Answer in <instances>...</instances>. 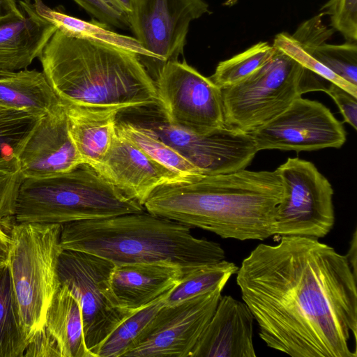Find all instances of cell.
Here are the masks:
<instances>
[{"mask_svg": "<svg viewBox=\"0 0 357 357\" xmlns=\"http://www.w3.org/2000/svg\"><path fill=\"white\" fill-rule=\"evenodd\" d=\"M61 102L43 71L0 70V107L44 115Z\"/></svg>", "mask_w": 357, "mask_h": 357, "instance_id": "obj_21", "label": "cell"}, {"mask_svg": "<svg viewBox=\"0 0 357 357\" xmlns=\"http://www.w3.org/2000/svg\"><path fill=\"white\" fill-rule=\"evenodd\" d=\"M301 45L336 75L357 86L356 43L346 42L341 45H332L323 42Z\"/></svg>", "mask_w": 357, "mask_h": 357, "instance_id": "obj_30", "label": "cell"}, {"mask_svg": "<svg viewBox=\"0 0 357 357\" xmlns=\"http://www.w3.org/2000/svg\"><path fill=\"white\" fill-rule=\"evenodd\" d=\"M275 52L273 44L259 42L220 61L209 78L221 89L232 86L259 70L273 57Z\"/></svg>", "mask_w": 357, "mask_h": 357, "instance_id": "obj_27", "label": "cell"}, {"mask_svg": "<svg viewBox=\"0 0 357 357\" xmlns=\"http://www.w3.org/2000/svg\"><path fill=\"white\" fill-rule=\"evenodd\" d=\"M23 1L26 2V3H31V0H22ZM41 0H33V3H37L38 1H40Z\"/></svg>", "mask_w": 357, "mask_h": 357, "instance_id": "obj_42", "label": "cell"}, {"mask_svg": "<svg viewBox=\"0 0 357 357\" xmlns=\"http://www.w3.org/2000/svg\"><path fill=\"white\" fill-rule=\"evenodd\" d=\"M356 278L346 255L302 236L258 245L236 272L260 338L292 357H356Z\"/></svg>", "mask_w": 357, "mask_h": 357, "instance_id": "obj_1", "label": "cell"}, {"mask_svg": "<svg viewBox=\"0 0 357 357\" xmlns=\"http://www.w3.org/2000/svg\"><path fill=\"white\" fill-rule=\"evenodd\" d=\"M24 177L17 158L0 159V220L13 217Z\"/></svg>", "mask_w": 357, "mask_h": 357, "instance_id": "obj_32", "label": "cell"}, {"mask_svg": "<svg viewBox=\"0 0 357 357\" xmlns=\"http://www.w3.org/2000/svg\"><path fill=\"white\" fill-rule=\"evenodd\" d=\"M326 93L334 100L338 106L344 121L356 130L357 97L332 82Z\"/></svg>", "mask_w": 357, "mask_h": 357, "instance_id": "obj_36", "label": "cell"}, {"mask_svg": "<svg viewBox=\"0 0 357 357\" xmlns=\"http://www.w3.org/2000/svg\"><path fill=\"white\" fill-rule=\"evenodd\" d=\"M116 10L126 13L116 0H102ZM127 14V13H126ZM129 16V15H128Z\"/></svg>", "mask_w": 357, "mask_h": 357, "instance_id": "obj_41", "label": "cell"}, {"mask_svg": "<svg viewBox=\"0 0 357 357\" xmlns=\"http://www.w3.org/2000/svg\"><path fill=\"white\" fill-rule=\"evenodd\" d=\"M273 45L282 50L296 60L305 68L332 82L349 93L357 97V86H354L336 75L331 70L321 64L301 45L299 42L287 33L277 34Z\"/></svg>", "mask_w": 357, "mask_h": 357, "instance_id": "obj_31", "label": "cell"}, {"mask_svg": "<svg viewBox=\"0 0 357 357\" xmlns=\"http://www.w3.org/2000/svg\"><path fill=\"white\" fill-rule=\"evenodd\" d=\"M169 291L121 322L101 344L97 357H123L154 316L165 305V298Z\"/></svg>", "mask_w": 357, "mask_h": 357, "instance_id": "obj_28", "label": "cell"}, {"mask_svg": "<svg viewBox=\"0 0 357 357\" xmlns=\"http://www.w3.org/2000/svg\"><path fill=\"white\" fill-rule=\"evenodd\" d=\"M321 13L330 17L331 26L340 32L347 42L357 40V0H329Z\"/></svg>", "mask_w": 357, "mask_h": 357, "instance_id": "obj_33", "label": "cell"}, {"mask_svg": "<svg viewBox=\"0 0 357 357\" xmlns=\"http://www.w3.org/2000/svg\"><path fill=\"white\" fill-rule=\"evenodd\" d=\"M96 169L142 205L158 187L184 179L116 132L107 153Z\"/></svg>", "mask_w": 357, "mask_h": 357, "instance_id": "obj_16", "label": "cell"}, {"mask_svg": "<svg viewBox=\"0 0 357 357\" xmlns=\"http://www.w3.org/2000/svg\"><path fill=\"white\" fill-rule=\"evenodd\" d=\"M22 13V8L15 0H0V18Z\"/></svg>", "mask_w": 357, "mask_h": 357, "instance_id": "obj_38", "label": "cell"}, {"mask_svg": "<svg viewBox=\"0 0 357 357\" xmlns=\"http://www.w3.org/2000/svg\"><path fill=\"white\" fill-rule=\"evenodd\" d=\"M18 3L21 15L0 18V70L26 69L57 30L36 13L32 3Z\"/></svg>", "mask_w": 357, "mask_h": 357, "instance_id": "obj_18", "label": "cell"}, {"mask_svg": "<svg viewBox=\"0 0 357 357\" xmlns=\"http://www.w3.org/2000/svg\"><path fill=\"white\" fill-rule=\"evenodd\" d=\"M38 58L63 104L119 112L159 105L154 79L130 51L56 30Z\"/></svg>", "mask_w": 357, "mask_h": 357, "instance_id": "obj_3", "label": "cell"}, {"mask_svg": "<svg viewBox=\"0 0 357 357\" xmlns=\"http://www.w3.org/2000/svg\"><path fill=\"white\" fill-rule=\"evenodd\" d=\"M208 12L204 0H135L129 13L135 38L153 56L154 76L183 54L192 21Z\"/></svg>", "mask_w": 357, "mask_h": 357, "instance_id": "obj_13", "label": "cell"}, {"mask_svg": "<svg viewBox=\"0 0 357 357\" xmlns=\"http://www.w3.org/2000/svg\"><path fill=\"white\" fill-rule=\"evenodd\" d=\"M114 265L85 252L62 250L58 261L60 284L66 285L79 303L87 349L97 357L103 341L133 311L116 305L109 288Z\"/></svg>", "mask_w": 357, "mask_h": 357, "instance_id": "obj_9", "label": "cell"}, {"mask_svg": "<svg viewBox=\"0 0 357 357\" xmlns=\"http://www.w3.org/2000/svg\"><path fill=\"white\" fill-rule=\"evenodd\" d=\"M124 11L129 15L135 0H116Z\"/></svg>", "mask_w": 357, "mask_h": 357, "instance_id": "obj_40", "label": "cell"}, {"mask_svg": "<svg viewBox=\"0 0 357 357\" xmlns=\"http://www.w3.org/2000/svg\"><path fill=\"white\" fill-rule=\"evenodd\" d=\"M70 137L84 163L96 169L116 134L115 109H93L63 104Z\"/></svg>", "mask_w": 357, "mask_h": 357, "instance_id": "obj_20", "label": "cell"}, {"mask_svg": "<svg viewBox=\"0 0 357 357\" xmlns=\"http://www.w3.org/2000/svg\"><path fill=\"white\" fill-rule=\"evenodd\" d=\"M224 287L164 305L123 357H190L212 317Z\"/></svg>", "mask_w": 357, "mask_h": 357, "instance_id": "obj_12", "label": "cell"}, {"mask_svg": "<svg viewBox=\"0 0 357 357\" xmlns=\"http://www.w3.org/2000/svg\"><path fill=\"white\" fill-rule=\"evenodd\" d=\"M61 225L15 223L10 231L8 265L29 342L45 326L46 312L58 289Z\"/></svg>", "mask_w": 357, "mask_h": 357, "instance_id": "obj_6", "label": "cell"}, {"mask_svg": "<svg viewBox=\"0 0 357 357\" xmlns=\"http://www.w3.org/2000/svg\"><path fill=\"white\" fill-rule=\"evenodd\" d=\"M45 326L56 340L61 357H93L85 343L79 303L64 284L48 307Z\"/></svg>", "mask_w": 357, "mask_h": 357, "instance_id": "obj_22", "label": "cell"}, {"mask_svg": "<svg viewBox=\"0 0 357 357\" xmlns=\"http://www.w3.org/2000/svg\"><path fill=\"white\" fill-rule=\"evenodd\" d=\"M238 268L234 263L223 259L183 275L168 291L165 305H175L217 287H225L229 278L236 273Z\"/></svg>", "mask_w": 357, "mask_h": 357, "instance_id": "obj_26", "label": "cell"}, {"mask_svg": "<svg viewBox=\"0 0 357 357\" xmlns=\"http://www.w3.org/2000/svg\"><path fill=\"white\" fill-rule=\"evenodd\" d=\"M33 5L40 16L52 24L63 33L71 37L110 45L133 52L139 56L149 74L151 73L153 56L135 37L114 32L108 25L98 20L88 22L52 9L42 0L33 3Z\"/></svg>", "mask_w": 357, "mask_h": 357, "instance_id": "obj_23", "label": "cell"}, {"mask_svg": "<svg viewBox=\"0 0 357 357\" xmlns=\"http://www.w3.org/2000/svg\"><path fill=\"white\" fill-rule=\"evenodd\" d=\"M1 223V220H0ZM11 248L10 236L8 235L0 224V267L8 264Z\"/></svg>", "mask_w": 357, "mask_h": 357, "instance_id": "obj_37", "label": "cell"}, {"mask_svg": "<svg viewBox=\"0 0 357 357\" xmlns=\"http://www.w3.org/2000/svg\"><path fill=\"white\" fill-rule=\"evenodd\" d=\"M284 196L277 169L202 175L158 187L144 202L152 214L223 238L263 241L274 235Z\"/></svg>", "mask_w": 357, "mask_h": 357, "instance_id": "obj_2", "label": "cell"}, {"mask_svg": "<svg viewBox=\"0 0 357 357\" xmlns=\"http://www.w3.org/2000/svg\"><path fill=\"white\" fill-rule=\"evenodd\" d=\"M116 132L128 139L155 161L184 179L204 175L176 151L164 142L149 129L118 114Z\"/></svg>", "mask_w": 357, "mask_h": 357, "instance_id": "obj_24", "label": "cell"}, {"mask_svg": "<svg viewBox=\"0 0 357 357\" xmlns=\"http://www.w3.org/2000/svg\"><path fill=\"white\" fill-rule=\"evenodd\" d=\"M144 211L95 168L82 163L52 176L24 178L13 217L15 223L63 225Z\"/></svg>", "mask_w": 357, "mask_h": 357, "instance_id": "obj_5", "label": "cell"}, {"mask_svg": "<svg viewBox=\"0 0 357 357\" xmlns=\"http://www.w3.org/2000/svg\"><path fill=\"white\" fill-rule=\"evenodd\" d=\"M60 246L114 266L162 264L179 268L184 275L225 256L220 244L196 238L190 227L146 210L61 225Z\"/></svg>", "mask_w": 357, "mask_h": 357, "instance_id": "obj_4", "label": "cell"}, {"mask_svg": "<svg viewBox=\"0 0 357 357\" xmlns=\"http://www.w3.org/2000/svg\"><path fill=\"white\" fill-rule=\"evenodd\" d=\"M18 160L23 177L33 178L67 172L84 163L70 137L62 102L40 118Z\"/></svg>", "mask_w": 357, "mask_h": 357, "instance_id": "obj_15", "label": "cell"}, {"mask_svg": "<svg viewBox=\"0 0 357 357\" xmlns=\"http://www.w3.org/2000/svg\"><path fill=\"white\" fill-rule=\"evenodd\" d=\"M27 344L6 264L0 267V357H23Z\"/></svg>", "mask_w": 357, "mask_h": 357, "instance_id": "obj_25", "label": "cell"}, {"mask_svg": "<svg viewBox=\"0 0 357 357\" xmlns=\"http://www.w3.org/2000/svg\"><path fill=\"white\" fill-rule=\"evenodd\" d=\"M356 229H355L351 241L350 242V246L346 257L351 266L353 272L356 275V262H357V243H356Z\"/></svg>", "mask_w": 357, "mask_h": 357, "instance_id": "obj_39", "label": "cell"}, {"mask_svg": "<svg viewBox=\"0 0 357 357\" xmlns=\"http://www.w3.org/2000/svg\"><path fill=\"white\" fill-rule=\"evenodd\" d=\"M183 275L181 268L162 264L114 266L110 291L117 307L135 312L172 289Z\"/></svg>", "mask_w": 357, "mask_h": 357, "instance_id": "obj_19", "label": "cell"}, {"mask_svg": "<svg viewBox=\"0 0 357 357\" xmlns=\"http://www.w3.org/2000/svg\"><path fill=\"white\" fill-rule=\"evenodd\" d=\"M119 114L151 130L204 175L245 169L258 152L250 133L225 126L207 135L195 134L169 123L159 105Z\"/></svg>", "mask_w": 357, "mask_h": 357, "instance_id": "obj_8", "label": "cell"}, {"mask_svg": "<svg viewBox=\"0 0 357 357\" xmlns=\"http://www.w3.org/2000/svg\"><path fill=\"white\" fill-rule=\"evenodd\" d=\"M98 22L108 26L127 29L130 28L129 16L102 0H73Z\"/></svg>", "mask_w": 357, "mask_h": 357, "instance_id": "obj_34", "label": "cell"}, {"mask_svg": "<svg viewBox=\"0 0 357 357\" xmlns=\"http://www.w3.org/2000/svg\"><path fill=\"white\" fill-rule=\"evenodd\" d=\"M258 151H315L340 148L346 132L325 105L299 96L282 113L250 133Z\"/></svg>", "mask_w": 357, "mask_h": 357, "instance_id": "obj_14", "label": "cell"}, {"mask_svg": "<svg viewBox=\"0 0 357 357\" xmlns=\"http://www.w3.org/2000/svg\"><path fill=\"white\" fill-rule=\"evenodd\" d=\"M305 71L303 66L276 48L273 57L259 70L222 89L225 126L251 133L271 121L301 96L300 84Z\"/></svg>", "mask_w": 357, "mask_h": 357, "instance_id": "obj_7", "label": "cell"}, {"mask_svg": "<svg viewBox=\"0 0 357 357\" xmlns=\"http://www.w3.org/2000/svg\"><path fill=\"white\" fill-rule=\"evenodd\" d=\"M154 82L159 106L172 125L198 135L225 127L222 89L185 60L164 63Z\"/></svg>", "mask_w": 357, "mask_h": 357, "instance_id": "obj_11", "label": "cell"}, {"mask_svg": "<svg viewBox=\"0 0 357 357\" xmlns=\"http://www.w3.org/2000/svg\"><path fill=\"white\" fill-rule=\"evenodd\" d=\"M43 116L0 107V159L18 158Z\"/></svg>", "mask_w": 357, "mask_h": 357, "instance_id": "obj_29", "label": "cell"}, {"mask_svg": "<svg viewBox=\"0 0 357 357\" xmlns=\"http://www.w3.org/2000/svg\"><path fill=\"white\" fill-rule=\"evenodd\" d=\"M284 196L276 211L274 235L320 238L335 222L333 189L310 161L289 158L278 167Z\"/></svg>", "mask_w": 357, "mask_h": 357, "instance_id": "obj_10", "label": "cell"}, {"mask_svg": "<svg viewBox=\"0 0 357 357\" xmlns=\"http://www.w3.org/2000/svg\"><path fill=\"white\" fill-rule=\"evenodd\" d=\"M253 321L243 301L221 296L190 357H255Z\"/></svg>", "mask_w": 357, "mask_h": 357, "instance_id": "obj_17", "label": "cell"}, {"mask_svg": "<svg viewBox=\"0 0 357 357\" xmlns=\"http://www.w3.org/2000/svg\"><path fill=\"white\" fill-rule=\"evenodd\" d=\"M24 356L61 357L56 340L45 326L38 331L29 342Z\"/></svg>", "mask_w": 357, "mask_h": 357, "instance_id": "obj_35", "label": "cell"}]
</instances>
